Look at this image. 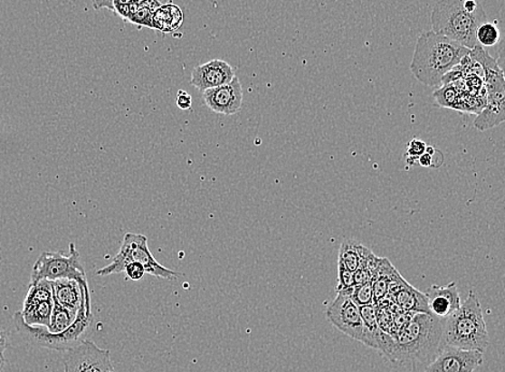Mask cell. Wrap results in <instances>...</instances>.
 Wrapping results in <instances>:
<instances>
[{"instance_id":"cell-1","label":"cell","mask_w":505,"mask_h":372,"mask_svg":"<svg viewBox=\"0 0 505 372\" xmlns=\"http://www.w3.org/2000/svg\"><path fill=\"white\" fill-rule=\"evenodd\" d=\"M442 320L430 313L415 312L409 322L393 335L381 330L377 350L397 364L432 363L443 348Z\"/></svg>"},{"instance_id":"cell-2","label":"cell","mask_w":505,"mask_h":372,"mask_svg":"<svg viewBox=\"0 0 505 372\" xmlns=\"http://www.w3.org/2000/svg\"><path fill=\"white\" fill-rule=\"evenodd\" d=\"M472 53V50L434 31L423 32L417 38L411 72L427 87H441L451 72Z\"/></svg>"},{"instance_id":"cell-3","label":"cell","mask_w":505,"mask_h":372,"mask_svg":"<svg viewBox=\"0 0 505 372\" xmlns=\"http://www.w3.org/2000/svg\"><path fill=\"white\" fill-rule=\"evenodd\" d=\"M485 22L487 14L478 0H439L432 14L434 32L470 50L479 44L476 32Z\"/></svg>"},{"instance_id":"cell-4","label":"cell","mask_w":505,"mask_h":372,"mask_svg":"<svg viewBox=\"0 0 505 372\" xmlns=\"http://www.w3.org/2000/svg\"><path fill=\"white\" fill-rule=\"evenodd\" d=\"M443 347L483 352L490 346V335L481 302L472 290L467 300L451 317L442 320Z\"/></svg>"},{"instance_id":"cell-5","label":"cell","mask_w":505,"mask_h":372,"mask_svg":"<svg viewBox=\"0 0 505 372\" xmlns=\"http://www.w3.org/2000/svg\"><path fill=\"white\" fill-rule=\"evenodd\" d=\"M93 320L91 308L90 289L84 290L81 307H80L77 319L71 328L61 334H51L47 328L31 326L25 323L21 312H15L14 323L23 339L32 346L50 348L55 351H67L82 341L85 331L88 330Z\"/></svg>"},{"instance_id":"cell-6","label":"cell","mask_w":505,"mask_h":372,"mask_svg":"<svg viewBox=\"0 0 505 372\" xmlns=\"http://www.w3.org/2000/svg\"><path fill=\"white\" fill-rule=\"evenodd\" d=\"M134 262L145 266L146 272L151 276L168 280V281H175L177 278L185 276V273L171 271V269L160 265L148 249V238L145 234L134 233L125 234L118 254L114 256L110 264L100 269L97 274L107 277L111 274L122 273L125 272L126 266Z\"/></svg>"},{"instance_id":"cell-7","label":"cell","mask_w":505,"mask_h":372,"mask_svg":"<svg viewBox=\"0 0 505 372\" xmlns=\"http://www.w3.org/2000/svg\"><path fill=\"white\" fill-rule=\"evenodd\" d=\"M43 279L50 280V281L59 279H73L84 286H89L76 244L71 243L68 254L64 251L43 252L40 254L33 266L31 283Z\"/></svg>"},{"instance_id":"cell-8","label":"cell","mask_w":505,"mask_h":372,"mask_svg":"<svg viewBox=\"0 0 505 372\" xmlns=\"http://www.w3.org/2000/svg\"><path fill=\"white\" fill-rule=\"evenodd\" d=\"M65 372H116L111 353L97 347L93 341L82 340L62 355Z\"/></svg>"},{"instance_id":"cell-9","label":"cell","mask_w":505,"mask_h":372,"mask_svg":"<svg viewBox=\"0 0 505 372\" xmlns=\"http://www.w3.org/2000/svg\"><path fill=\"white\" fill-rule=\"evenodd\" d=\"M326 317L343 334L363 342V319L359 307L353 301L348 291H338L336 299L327 308Z\"/></svg>"},{"instance_id":"cell-10","label":"cell","mask_w":505,"mask_h":372,"mask_svg":"<svg viewBox=\"0 0 505 372\" xmlns=\"http://www.w3.org/2000/svg\"><path fill=\"white\" fill-rule=\"evenodd\" d=\"M486 104L474 119L475 129L484 131L505 122V80L498 76L487 80Z\"/></svg>"},{"instance_id":"cell-11","label":"cell","mask_w":505,"mask_h":372,"mask_svg":"<svg viewBox=\"0 0 505 372\" xmlns=\"http://www.w3.org/2000/svg\"><path fill=\"white\" fill-rule=\"evenodd\" d=\"M483 360V352L444 347L424 372H473Z\"/></svg>"},{"instance_id":"cell-12","label":"cell","mask_w":505,"mask_h":372,"mask_svg":"<svg viewBox=\"0 0 505 372\" xmlns=\"http://www.w3.org/2000/svg\"><path fill=\"white\" fill-rule=\"evenodd\" d=\"M203 97L206 107L222 116L237 114L243 105V85L237 77L219 88L205 91Z\"/></svg>"},{"instance_id":"cell-13","label":"cell","mask_w":505,"mask_h":372,"mask_svg":"<svg viewBox=\"0 0 505 372\" xmlns=\"http://www.w3.org/2000/svg\"><path fill=\"white\" fill-rule=\"evenodd\" d=\"M234 77L236 73L227 62L214 60L194 68L191 84L204 93L206 90L232 82Z\"/></svg>"},{"instance_id":"cell-14","label":"cell","mask_w":505,"mask_h":372,"mask_svg":"<svg viewBox=\"0 0 505 372\" xmlns=\"http://www.w3.org/2000/svg\"><path fill=\"white\" fill-rule=\"evenodd\" d=\"M424 295L430 314L440 320L451 317L462 306L461 295L455 282L444 286H430Z\"/></svg>"},{"instance_id":"cell-15","label":"cell","mask_w":505,"mask_h":372,"mask_svg":"<svg viewBox=\"0 0 505 372\" xmlns=\"http://www.w3.org/2000/svg\"><path fill=\"white\" fill-rule=\"evenodd\" d=\"M388 296L405 311L430 313L426 295L407 283L399 272L389 283Z\"/></svg>"},{"instance_id":"cell-16","label":"cell","mask_w":505,"mask_h":372,"mask_svg":"<svg viewBox=\"0 0 505 372\" xmlns=\"http://www.w3.org/2000/svg\"><path fill=\"white\" fill-rule=\"evenodd\" d=\"M91 2H93L94 9L113 11L125 22H128L142 5H147L155 13L162 5L170 4L171 0H91Z\"/></svg>"},{"instance_id":"cell-17","label":"cell","mask_w":505,"mask_h":372,"mask_svg":"<svg viewBox=\"0 0 505 372\" xmlns=\"http://www.w3.org/2000/svg\"><path fill=\"white\" fill-rule=\"evenodd\" d=\"M52 286H53V300L73 311H79L84 290L89 289V286H84L73 279L55 280L52 281Z\"/></svg>"},{"instance_id":"cell-18","label":"cell","mask_w":505,"mask_h":372,"mask_svg":"<svg viewBox=\"0 0 505 372\" xmlns=\"http://www.w3.org/2000/svg\"><path fill=\"white\" fill-rule=\"evenodd\" d=\"M185 14L176 5L167 4L155 11L153 14V30L170 33L180 30Z\"/></svg>"},{"instance_id":"cell-19","label":"cell","mask_w":505,"mask_h":372,"mask_svg":"<svg viewBox=\"0 0 505 372\" xmlns=\"http://www.w3.org/2000/svg\"><path fill=\"white\" fill-rule=\"evenodd\" d=\"M359 310L364 323V339L361 343L377 350L381 329L377 323L376 306L371 303V305L359 307Z\"/></svg>"},{"instance_id":"cell-20","label":"cell","mask_w":505,"mask_h":372,"mask_svg":"<svg viewBox=\"0 0 505 372\" xmlns=\"http://www.w3.org/2000/svg\"><path fill=\"white\" fill-rule=\"evenodd\" d=\"M53 300V286L50 280H39V281L31 283L25 296L24 303H23L22 311L28 310L40 302Z\"/></svg>"},{"instance_id":"cell-21","label":"cell","mask_w":505,"mask_h":372,"mask_svg":"<svg viewBox=\"0 0 505 372\" xmlns=\"http://www.w3.org/2000/svg\"><path fill=\"white\" fill-rule=\"evenodd\" d=\"M53 312H52L51 323L48 330L51 334H61L71 328L77 319L78 311L71 310L61 303L54 300Z\"/></svg>"},{"instance_id":"cell-22","label":"cell","mask_w":505,"mask_h":372,"mask_svg":"<svg viewBox=\"0 0 505 372\" xmlns=\"http://www.w3.org/2000/svg\"><path fill=\"white\" fill-rule=\"evenodd\" d=\"M54 301L48 300L38 303V305L28 309V310L21 311L25 323L31 326H42V328H49L51 323L52 312H53Z\"/></svg>"},{"instance_id":"cell-23","label":"cell","mask_w":505,"mask_h":372,"mask_svg":"<svg viewBox=\"0 0 505 372\" xmlns=\"http://www.w3.org/2000/svg\"><path fill=\"white\" fill-rule=\"evenodd\" d=\"M361 245L363 244L352 239L344 240L340 251H338V264L346 267L348 271L353 272L357 271L361 264Z\"/></svg>"},{"instance_id":"cell-24","label":"cell","mask_w":505,"mask_h":372,"mask_svg":"<svg viewBox=\"0 0 505 372\" xmlns=\"http://www.w3.org/2000/svg\"><path fill=\"white\" fill-rule=\"evenodd\" d=\"M476 40L481 47H495L501 40L500 30H499L496 23L487 21L478 28Z\"/></svg>"},{"instance_id":"cell-25","label":"cell","mask_w":505,"mask_h":372,"mask_svg":"<svg viewBox=\"0 0 505 372\" xmlns=\"http://www.w3.org/2000/svg\"><path fill=\"white\" fill-rule=\"evenodd\" d=\"M347 291H348L349 296H351V299L358 307L373 303L372 282L354 286V288Z\"/></svg>"},{"instance_id":"cell-26","label":"cell","mask_w":505,"mask_h":372,"mask_svg":"<svg viewBox=\"0 0 505 372\" xmlns=\"http://www.w3.org/2000/svg\"><path fill=\"white\" fill-rule=\"evenodd\" d=\"M153 14L154 11L147 5H142L136 13L130 16L128 22L131 23V24L139 25V26H146L151 28L153 30Z\"/></svg>"},{"instance_id":"cell-27","label":"cell","mask_w":505,"mask_h":372,"mask_svg":"<svg viewBox=\"0 0 505 372\" xmlns=\"http://www.w3.org/2000/svg\"><path fill=\"white\" fill-rule=\"evenodd\" d=\"M354 288V272L346 267L338 264V291H347Z\"/></svg>"},{"instance_id":"cell-28","label":"cell","mask_w":505,"mask_h":372,"mask_svg":"<svg viewBox=\"0 0 505 372\" xmlns=\"http://www.w3.org/2000/svg\"><path fill=\"white\" fill-rule=\"evenodd\" d=\"M427 146L423 140L413 139L407 143V163L414 164V160H418L424 153H426Z\"/></svg>"},{"instance_id":"cell-29","label":"cell","mask_w":505,"mask_h":372,"mask_svg":"<svg viewBox=\"0 0 505 372\" xmlns=\"http://www.w3.org/2000/svg\"><path fill=\"white\" fill-rule=\"evenodd\" d=\"M124 272L128 274V277L133 280V281H139L147 273L145 266L137 262H130V264L126 266Z\"/></svg>"},{"instance_id":"cell-30","label":"cell","mask_w":505,"mask_h":372,"mask_svg":"<svg viewBox=\"0 0 505 372\" xmlns=\"http://www.w3.org/2000/svg\"><path fill=\"white\" fill-rule=\"evenodd\" d=\"M176 104L181 110H189L193 106L192 96L186 91L180 90L176 97Z\"/></svg>"},{"instance_id":"cell-31","label":"cell","mask_w":505,"mask_h":372,"mask_svg":"<svg viewBox=\"0 0 505 372\" xmlns=\"http://www.w3.org/2000/svg\"><path fill=\"white\" fill-rule=\"evenodd\" d=\"M369 282H372V274L368 269L359 267L357 271L354 272V286L363 285Z\"/></svg>"},{"instance_id":"cell-32","label":"cell","mask_w":505,"mask_h":372,"mask_svg":"<svg viewBox=\"0 0 505 372\" xmlns=\"http://www.w3.org/2000/svg\"><path fill=\"white\" fill-rule=\"evenodd\" d=\"M497 64L500 68L505 80V35L501 38L500 43H499Z\"/></svg>"},{"instance_id":"cell-33","label":"cell","mask_w":505,"mask_h":372,"mask_svg":"<svg viewBox=\"0 0 505 372\" xmlns=\"http://www.w3.org/2000/svg\"><path fill=\"white\" fill-rule=\"evenodd\" d=\"M9 347V337L7 331L0 328V354H4Z\"/></svg>"},{"instance_id":"cell-34","label":"cell","mask_w":505,"mask_h":372,"mask_svg":"<svg viewBox=\"0 0 505 372\" xmlns=\"http://www.w3.org/2000/svg\"><path fill=\"white\" fill-rule=\"evenodd\" d=\"M418 163H420L421 166H423V167H432L433 166V156H430V154L424 153L423 156L418 158Z\"/></svg>"},{"instance_id":"cell-35","label":"cell","mask_w":505,"mask_h":372,"mask_svg":"<svg viewBox=\"0 0 505 372\" xmlns=\"http://www.w3.org/2000/svg\"><path fill=\"white\" fill-rule=\"evenodd\" d=\"M5 364L4 354H0V371H3Z\"/></svg>"}]
</instances>
